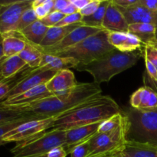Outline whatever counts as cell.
<instances>
[{"mask_svg":"<svg viewBox=\"0 0 157 157\" xmlns=\"http://www.w3.org/2000/svg\"><path fill=\"white\" fill-rule=\"evenodd\" d=\"M104 96L100 84L95 82L79 83L74 90L64 94L54 95L25 105L9 107L31 113L38 119L58 117L97 102Z\"/></svg>","mask_w":157,"mask_h":157,"instance_id":"1","label":"cell"},{"mask_svg":"<svg viewBox=\"0 0 157 157\" xmlns=\"http://www.w3.org/2000/svg\"><path fill=\"white\" fill-rule=\"evenodd\" d=\"M121 111L116 101L104 95L97 102L58 117L54 121L52 129L67 130L74 127L102 122Z\"/></svg>","mask_w":157,"mask_h":157,"instance_id":"2","label":"cell"},{"mask_svg":"<svg viewBox=\"0 0 157 157\" xmlns=\"http://www.w3.org/2000/svg\"><path fill=\"white\" fill-rule=\"evenodd\" d=\"M142 56L140 52H121L114 49L96 61L87 64H78L75 69L92 75L94 82L100 84L108 82L118 74L130 68Z\"/></svg>","mask_w":157,"mask_h":157,"instance_id":"3","label":"cell"},{"mask_svg":"<svg viewBox=\"0 0 157 157\" xmlns=\"http://www.w3.org/2000/svg\"><path fill=\"white\" fill-rule=\"evenodd\" d=\"M114 49L109 43L108 31L103 29L76 45L55 55L64 58H74L78 64H87Z\"/></svg>","mask_w":157,"mask_h":157,"instance_id":"4","label":"cell"},{"mask_svg":"<svg viewBox=\"0 0 157 157\" xmlns=\"http://www.w3.org/2000/svg\"><path fill=\"white\" fill-rule=\"evenodd\" d=\"M124 112L129 121L128 140L157 146V108L137 110L130 107Z\"/></svg>","mask_w":157,"mask_h":157,"instance_id":"5","label":"cell"},{"mask_svg":"<svg viewBox=\"0 0 157 157\" xmlns=\"http://www.w3.org/2000/svg\"><path fill=\"white\" fill-rule=\"evenodd\" d=\"M128 130L129 121L124 113V121L118 128L107 133H97L90 140L87 157H109L121 153L128 140Z\"/></svg>","mask_w":157,"mask_h":157,"instance_id":"6","label":"cell"},{"mask_svg":"<svg viewBox=\"0 0 157 157\" xmlns=\"http://www.w3.org/2000/svg\"><path fill=\"white\" fill-rule=\"evenodd\" d=\"M66 146V130L51 129L29 141L17 143L11 150L12 157H38L46 155L56 147Z\"/></svg>","mask_w":157,"mask_h":157,"instance_id":"7","label":"cell"},{"mask_svg":"<svg viewBox=\"0 0 157 157\" xmlns=\"http://www.w3.org/2000/svg\"><path fill=\"white\" fill-rule=\"evenodd\" d=\"M57 118L58 117L32 120L21 124L3 136L2 139L3 145L8 143L26 142L43 134L47 130L52 129V124Z\"/></svg>","mask_w":157,"mask_h":157,"instance_id":"8","label":"cell"},{"mask_svg":"<svg viewBox=\"0 0 157 157\" xmlns=\"http://www.w3.org/2000/svg\"><path fill=\"white\" fill-rule=\"evenodd\" d=\"M32 0H19L0 6V35L16 32L21 15L26 9L32 7Z\"/></svg>","mask_w":157,"mask_h":157,"instance_id":"9","label":"cell"},{"mask_svg":"<svg viewBox=\"0 0 157 157\" xmlns=\"http://www.w3.org/2000/svg\"><path fill=\"white\" fill-rule=\"evenodd\" d=\"M104 29H100V28L90 27L87 25H81L80 27L77 28L74 31H72L71 33L66 37H64L60 42L50 46V47H41L38 45H33L36 48H38L41 53L45 54H55L61 52L62 51L68 49L73 46L76 45L78 43L81 42L84 39L87 38L91 35H95L103 30Z\"/></svg>","mask_w":157,"mask_h":157,"instance_id":"10","label":"cell"},{"mask_svg":"<svg viewBox=\"0 0 157 157\" xmlns=\"http://www.w3.org/2000/svg\"><path fill=\"white\" fill-rule=\"evenodd\" d=\"M58 71H55L52 70L44 71L41 70L40 67L35 68L32 71V72L29 74L24 79L20 81L10 92L5 98V100L12 98L16 97L21 94L25 93L30 89L34 88L38 86L45 84L48 82Z\"/></svg>","mask_w":157,"mask_h":157,"instance_id":"11","label":"cell"},{"mask_svg":"<svg viewBox=\"0 0 157 157\" xmlns=\"http://www.w3.org/2000/svg\"><path fill=\"white\" fill-rule=\"evenodd\" d=\"M101 123L74 127L66 130V146L64 148L67 154L71 153L75 147L87 142L95 136L98 133Z\"/></svg>","mask_w":157,"mask_h":157,"instance_id":"12","label":"cell"},{"mask_svg":"<svg viewBox=\"0 0 157 157\" xmlns=\"http://www.w3.org/2000/svg\"><path fill=\"white\" fill-rule=\"evenodd\" d=\"M78 84L73 71L70 69H65L58 71L45 85L54 95H61L71 91Z\"/></svg>","mask_w":157,"mask_h":157,"instance_id":"13","label":"cell"},{"mask_svg":"<svg viewBox=\"0 0 157 157\" xmlns=\"http://www.w3.org/2000/svg\"><path fill=\"white\" fill-rule=\"evenodd\" d=\"M109 43L121 52H133L141 50L144 44L138 37L129 32H109Z\"/></svg>","mask_w":157,"mask_h":157,"instance_id":"14","label":"cell"},{"mask_svg":"<svg viewBox=\"0 0 157 157\" xmlns=\"http://www.w3.org/2000/svg\"><path fill=\"white\" fill-rule=\"evenodd\" d=\"M117 6L127 19L129 25L133 23H146L154 25L157 29V11H152L143 7L137 2L128 8Z\"/></svg>","mask_w":157,"mask_h":157,"instance_id":"15","label":"cell"},{"mask_svg":"<svg viewBox=\"0 0 157 157\" xmlns=\"http://www.w3.org/2000/svg\"><path fill=\"white\" fill-rule=\"evenodd\" d=\"M54 96L52 93H51L45 84L38 86L34 88L27 90L25 93L21 94L16 97L12 98L5 100L0 101V105L9 107V106H20L25 105V104H32V103L38 101L39 100L44 99L46 98Z\"/></svg>","mask_w":157,"mask_h":157,"instance_id":"16","label":"cell"},{"mask_svg":"<svg viewBox=\"0 0 157 157\" xmlns=\"http://www.w3.org/2000/svg\"><path fill=\"white\" fill-rule=\"evenodd\" d=\"M102 27L109 32H128V22L113 1L107 6Z\"/></svg>","mask_w":157,"mask_h":157,"instance_id":"17","label":"cell"},{"mask_svg":"<svg viewBox=\"0 0 157 157\" xmlns=\"http://www.w3.org/2000/svg\"><path fill=\"white\" fill-rule=\"evenodd\" d=\"M131 107L137 110H153L157 108V94L148 87H140L133 92L130 99Z\"/></svg>","mask_w":157,"mask_h":157,"instance_id":"18","label":"cell"},{"mask_svg":"<svg viewBox=\"0 0 157 157\" xmlns=\"http://www.w3.org/2000/svg\"><path fill=\"white\" fill-rule=\"evenodd\" d=\"M78 62L71 58H64L52 54L42 53V59L39 67L41 70H52L55 71L65 70L69 68H75Z\"/></svg>","mask_w":157,"mask_h":157,"instance_id":"19","label":"cell"},{"mask_svg":"<svg viewBox=\"0 0 157 157\" xmlns=\"http://www.w3.org/2000/svg\"><path fill=\"white\" fill-rule=\"evenodd\" d=\"M120 153L124 157H157V146L127 140Z\"/></svg>","mask_w":157,"mask_h":157,"instance_id":"20","label":"cell"},{"mask_svg":"<svg viewBox=\"0 0 157 157\" xmlns=\"http://www.w3.org/2000/svg\"><path fill=\"white\" fill-rule=\"evenodd\" d=\"M48 29V26L38 20L18 33L26 42L32 45H41Z\"/></svg>","mask_w":157,"mask_h":157,"instance_id":"21","label":"cell"},{"mask_svg":"<svg viewBox=\"0 0 157 157\" xmlns=\"http://www.w3.org/2000/svg\"><path fill=\"white\" fill-rule=\"evenodd\" d=\"M2 48L4 58L18 55L25 48L26 42L19 36L18 32H11L7 35H2Z\"/></svg>","mask_w":157,"mask_h":157,"instance_id":"22","label":"cell"},{"mask_svg":"<svg viewBox=\"0 0 157 157\" xmlns=\"http://www.w3.org/2000/svg\"><path fill=\"white\" fill-rule=\"evenodd\" d=\"M81 25H83V24L81 22L67 26H60V27L55 26V27L49 28L41 45L38 46L50 47V46L54 45V44L60 42L64 37L67 36L72 31Z\"/></svg>","mask_w":157,"mask_h":157,"instance_id":"23","label":"cell"},{"mask_svg":"<svg viewBox=\"0 0 157 157\" xmlns=\"http://www.w3.org/2000/svg\"><path fill=\"white\" fill-rule=\"evenodd\" d=\"M27 67V64L18 55L3 58L0 61V77L3 79L12 78Z\"/></svg>","mask_w":157,"mask_h":157,"instance_id":"24","label":"cell"},{"mask_svg":"<svg viewBox=\"0 0 157 157\" xmlns=\"http://www.w3.org/2000/svg\"><path fill=\"white\" fill-rule=\"evenodd\" d=\"M128 32L139 38L143 44H150L156 37L157 29L154 25L146 23H133L129 25Z\"/></svg>","mask_w":157,"mask_h":157,"instance_id":"25","label":"cell"},{"mask_svg":"<svg viewBox=\"0 0 157 157\" xmlns=\"http://www.w3.org/2000/svg\"><path fill=\"white\" fill-rule=\"evenodd\" d=\"M35 68L29 67L23 69L20 72L12 77V78L3 79L0 77V101H2L5 99L8 94L20 82L22 81Z\"/></svg>","mask_w":157,"mask_h":157,"instance_id":"26","label":"cell"},{"mask_svg":"<svg viewBox=\"0 0 157 157\" xmlns=\"http://www.w3.org/2000/svg\"><path fill=\"white\" fill-rule=\"evenodd\" d=\"M109 3H110V1L108 0H102L98 10L89 16L83 17L81 23L84 25L103 29L102 25Z\"/></svg>","mask_w":157,"mask_h":157,"instance_id":"27","label":"cell"},{"mask_svg":"<svg viewBox=\"0 0 157 157\" xmlns=\"http://www.w3.org/2000/svg\"><path fill=\"white\" fill-rule=\"evenodd\" d=\"M18 56L32 68H38L42 59V53L32 44L27 42L24 50L18 55Z\"/></svg>","mask_w":157,"mask_h":157,"instance_id":"28","label":"cell"},{"mask_svg":"<svg viewBox=\"0 0 157 157\" xmlns=\"http://www.w3.org/2000/svg\"><path fill=\"white\" fill-rule=\"evenodd\" d=\"M32 116L34 115L29 113H26V112L21 111L15 107H5V106L0 105V125L15 121V120Z\"/></svg>","mask_w":157,"mask_h":157,"instance_id":"29","label":"cell"},{"mask_svg":"<svg viewBox=\"0 0 157 157\" xmlns=\"http://www.w3.org/2000/svg\"><path fill=\"white\" fill-rule=\"evenodd\" d=\"M124 118V111L121 110L120 113L113 115L111 117L105 120L101 123L98 128V133H107V132L113 131L115 129L118 128L122 124Z\"/></svg>","mask_w":157,"mask_h":157,"instance_id":"30","label":"cell"},{"mask_svg":"<svg viewBox=\"0 0 157 157\" xmlns=\"http://www.w3.org/2000/svg\"><path fill=\"white\" fill-rule=\"evenodd\" d=\"M32 120H38L36 117L32 116V117H24L21 118V119L15 120V121H11V122L6 123V124H3L0 125V146L3 145L2 141V139L4 136H6L8 133H9L10 131L13 130L14 129L17 128L18 126H20L21 124H24V123L28 122V121H32Z\"/></svg>","mask_w":157,"mask_h":157,"instance_id":"31","label":"cell"},{"mask_svg":"<svg viewBox=\"0 0 157 157\" xmlns=\"http://www.w3.org/2000/svg\"><path fill=\"white\" fill-rule=\"evenodd\" d=\"M38 18H37L36 15H35V10L32 7L29 8V9H26L23 14L21 15V18L19 20V22H18V25H17L16 32H19L21 31H22L23 29L27 28L28 26H29L30 25H32V23H34L35 21H38Z\"/></svg>","mask_w":157,"mask_h":157,"instance_id":"32","label":"cell"},{"mask_svg":"<svg viewBox=\"0 0 157 157\" xmlns=\"http://www.w3.org/2000/svg\"><path fill=\"white\" fill-rule=\"evenodd\" d=\"M65 15L61 12H56V11H53V12H50L45 18L43 19L40 20L44 25L48 26V28L55 27L58 22L61 21L64 18Z\"/></svg>","mask_w":157,"mask_h":157,"instance_id":"33","label":"cell"},{"mask_svg":"<svg viewBox=\"0 0 157 157\" xmlns=\"http://www.w3.org/2000/svg\"><path fill=\"white\" fill-rule=\"evenodd\" d=\"M83 16L80 12L72 14V15H65L62 20L60 22L56 25V27H60V26H67L71 25L77 24V23H81L82 20Z\"/></svg>","mask_w":157,"mask_h":157,"instance_id":"34","label":"cell"},{"mask_svg":"<svg viewBox=\"0 0 157 157\" xmlns=\"http://www.w3.org/2000/svg\"><path fill=\"white\" fill-rule=\"evenodd\" d=\"M144 58L150 61L157 69V49L150 44L144 45Z\"/></svg>","mask_w":157,"mask_h":157,"instance_id":"35","label":"cell"},{"mask_svg":"<svg viewBox=\"0 0 157 157\" xmlns=\"http://www.w3.org/2000/svg\"><path fill=\"white\" fill-rule=\"evenodd\" d=\"M102 0H90V2L85 6L83 9L80 11V13L81 14L83 17L84 16H89L94 13L99 8Z\"/></svg>","mask_w":157,"mask_h":157,"instance_id":"36","label":"cell"},{"mask_svg":"<svg viewBox=\"0 0 157 157\" xmlns=\"http://www.w3.org/2000/svg\"><path fill=\"white\" fill-rule=\"evenodd\" d=\"M89 141L75 147L70 153L71 157H87L89 151Z\"/></svg>","mask_w":157,"mask_h":157,"instance_id":"37","label":"cell"},{"mask_svg":"<svg viewBox=\"0 0 157 157\" xmlns=\"http://www.w3.org/2000/svg\"><path fill=\"white\" fill-rule=\"evenodd\" d=\"M143 78H144V86L153 89V90L157 94V79L156 80L152 79L146 71L144 73Z\"/></svg>","mask_w":157,"mask_h":157,"instance_id":"38","label":"cell"},{"mask_svg":"<svg viewBox=\"0 0 157 157\" xmlns=\"http://www.w3.org/2000/svg\"><path fill=\"white\" fill-rule=\"evenodd\" d=\"M67 151L64 147H56L46 154V157H66Z\"/></svg>","mask_w":157,"mask_h":157,"instance_id":"39","label":"cell"},{"mask_svg":"<svg viewBox=\"0 0 157 157\" xmlns=\"http://www.w3.org/2000/svg\"><path fill=\"white\" fill-rule=\"evenodd\" d=\"M145 64H146V72L148 74L149 76L153 80L157 79V69L156 67L150 62L149 60L145 58Z\"/></svg>","mask_w":157,"mask_h":157,"instance_id":"40","label":"cell"},{"mask_svg":"<svg viewBox=\"0 0 157 157\" xmlns=\"http://www.w3.org/2000/svg\"><path fill=\"white\" fill-rule=\"evenodd\" d=\"M138 4L152 11H157V0H138Z\"/></svg>","mask_w":157,"mask_h":157,"instance_id":"41","label":"cell"},{"mask_svg":"<svg viewBox=\"0 0 157 157\" xmlns=\"http://www.w3.org/2000/svg\"><path fill=\"white\" fill-rule=\"evenodd\" d=\"M34 10H35V15H36L37 18H38V20L43 19V18H45V17L47 16L49 13H50V12H49V11L45 7H44V6L43 5V3L41 5V6L35 8V9H34Z\"/></svg>","mask_w":157,"mask_h":157,"instance_id":"42","label":"cell"},{"mask_svg":"<svg viewBox=\"0 0 157 157\" xmlns=\"http://www.w3.org/2000/svg\"><path fill=\"white\" fill-rule=\"evenodd\" d=\"M70 0H55L53 11L56 12H62L70 3Z\"/></svg>","mask_w":157,"mask_h":157,"instance_id":"43","label":"cell"},{"mask_svg":"<svg viewBox=\"0 0 157 157\" xmlns=\"http://www.w3.org/2000/svg\"><path fill=\"white\" fill-rule=\"evenodd\" d=\"M113 2L122 8H128L137 2L138 0H113Z\"/></svg>","mask_w":157,"mask_h":157,"instance_id":"44","label":"cell"},{"mask_svg":"<svg viewBox=\"0 0 157 157\" xmlns=\"http://www.w3.org/2000/svg\"><path fill=\"white\" fill-rule=\"evenodd\" d=\"M61 12H62L64 15H72V14L77 13V12H79V11H78V9L75 7V5L71 2V1L68 6H67V7H66Z\"/></svg>","mask_w":157,"mask_h":157,"instance_id":"45","label":"cell"},{"mask_svg":"<svg viewBox=\"0 0 157 157\" xmlns=\"http://www.w3.org/2000/svg\"><path fill=\"white\" fill-rule=\"evenodd\" d=\"M71 2L75 5V7L78 9V11H81V9H84L89 2L90 0H71Z\"/></svg>","mask_w":157,"mask_h":157,"instance_id":"46","label":"cell"},{"mask_svg":"<svg viewBox=\"0 0 157 157\" xmlns=\"http://www.w3.org/2000/svg\"><path fill=\"white\" fill-rule=\"evenodd\" d=\"M2 41L3 37L2 35H0V61L4 58V54H3V48H2Z\"/></svg>","mask_w":157,"mask_h":157,"instance_id":"47","label":"cell"},{"mask_svg":"<svg viewBox=\"0 0 157 157\" xmlns=\"http://www.w3.org/2000/svg\"><path fill=\"white\" fill-rule=\"evenodd\" d=\"M150 45L153 46V47L157 49V32H156V39L154 40V41H153V42L150 44Z\"/></svg>","mask_w":157,"mask_h":157,"instance_id":"48","label":"cell"},{"mask_svg":"<svg viewBox=\"0 0 157 157\" xmlns=\"http://www.w3.org/2000/svg\"><path fill=\"white\" fill-rule=\"evenodd\" d=\"M111 157H124V156H122V155H121V153H118V154L113 155V156H112Z\"/></svg>","mask_w":157,"mask_h":157,"instance_id":"49","label":"cell"},{"mask_svg":"<svg viewBox=\"0 0 157 157\" xmlns=\"http://www.w3.org/2000/svg\"><path fill=\"white\" fill-rule=\"evenodd\" d=\"M38 157H46V155H43V156H38Z\"/></svg>","mask_w":157,"mask_h":157,"instance_id":"50","label":"cell"},{"mask_svg":"<svg viewBox=\"0 0 157 157\" xmlns=\"http://www.w3.org/2000/svg\"><path fill=\"white\" fill-rule=\"evenodd\" d=\"M109 157H111V156H109Z\"/></svg>","mask_w":157,"mask_h":157,"instance_id":"51","label":"cell"}]
</instances>
